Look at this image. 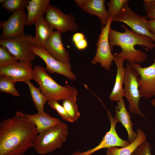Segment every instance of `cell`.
Instances as JSON below:
<instances>
[{"label":"cell","mask_w":155,"mask_h":155,"mask_svg":"<svg viewBox=\"0 0 155 155\" xmlns=\"http://www.w3.org/2000/svg\"><path fill=\"white\" fill-rule=\"evenodd\" d=\"M38 134L25 114L17 111L0 123V155H24L33 147Z\"/></svg>","instance_id":"6da1fadb"},{"label":"cell","mask_w":155,"mask_h":155,"mask_svg":"<svg viewBox=\"0 0 155 155\" xmlns=\"http://www.w3.org/2000/svg\"><path fill=\"white\" fill-rule=\"evenodd\" d=\"M113 61L117 67V73L114 85L109 96L111 101L118 102L124 97V84L125 74V68L123 66L124 60L113 55Z\"/></svg>","instance_id":"2e32d148"},{"label":"cell","mask_w":155,"mask_h":155,"mask_svg":"<svg viewBox=\"0 0 155 155\" xmlns=\"http://www.w3.org/2000/svg\"><path fill=\"white\" fill-rule=\"evenodd\" d=\"M143 1L146 16L150 20H155V0H144Z\"/></svg>","instance_id":"f546056e"},{"label":"cell","mask_w":155,"mask_h":155,"mask_svg":"<svg viewBox=\"0 0 155 155\" xmlns=\"http://www.w3.org/2000/svg\"><path fill=\"white\" fill-rule=\"evenodd\" d=\"M151 150L150 144L146 141L140 145L131 155H152Z\"/></svg>","instance_id":"4dcf8cb0"},{"label":"cell","mask_w":155,"mask_h":155,"mask_svg":"<svg viewBox=\"0 0 155 155\" xmlns=\"http://www.w3.org/2000/svg\"><path fill=\"white\" fill-rule=\"evenodd\" d=\"M32 35L25 34L7 40H0V44L5 46L19 61L31 62L36 55L31 49L33 46Z\"/></svg>","instance_id":"8992f818"},{"label":"cell","mask_w":155,"mask_h":155,"mask_svg":"<svg viewBox=\"0 0 155 155\" xmlns=\"http://www.w3.org/2000/svg\"><path fill=\"white\" fill-rule=\"evenodd\" d=\"M87 0H75L74 1L77 5L80 7L86 2Z\"/></svg>","instance_id":"e575fe53"},{"label":"cell","mask_w":155,"mask_h":155,"mask_svg":"<svg viewBox=\"0 0 155 155\" xmlns=\"http://www.w3.org/2000/svg\"><path fill=\"white\" fill-rule=\"evenodd\" d=\"M25 116L28 120L35 126L38 133L62 122L59 119L52 117L46 113L25 114Z\"/></svg>","instance_id":"44dd1931"},{"label":"cell","mask_w":155,"mask_h":155,"mask_svg":"<svg viewBox=\"0 0 155 155\" xmlns=\"http://www.w3.org/2000/svg\"><path fill=\"white\" fill-rule=\"evenodd\" d=\"M128 62L140 75L138 83L141 97L147 100L155 96V55L152 64L146 67L134 62Z\"/></svg>","instance_id":"30bf717a"},{"label":"cell","mask_w":155,"mask_h":155,"mask_svg":"<svg viewBox=\"0 0 155 155\" xmlns=\"http://www.w3.org/2000/svg\"><path fill=\"white\" fill-rule=\"evenodd\" d=\"M48 104L51 108L55 109L64 120L70 122L73 121L63 105L60 104L58 101L51 100L48 101Z\"/></svg>","instance_id":"f1b7e54d"},{"label":"cell","mask_w":155,"mask_h":155,"mask_svg":"<svg viewBox=\"0 0 155 155\" xmlns=\"http://www.w3.org/2000/svg\"><path fill=\"white\" fill-rule=\"evenodd\" d=\"M112 18H109L106 24L102 27L101 32L96 43V52L91 61L93 65L99 63L105 69L109 71L113 61L109 39V33Z\"/></svg>","instance_id":"52a82bcc"},{"label":"cell","mask_w":155,"mask_h":155,"mask_svg":"<svg viewBox=\"0 0 155 155\" xmlns=\"http://www.w3.org/2000/svg\"><path fill=\"white\" fill-rule=\"evenodd\" d=\"M50 2L49 0L29 1L26 7L28 11L26 25H34L43 16L50 5Z\"/></svg>","instance_id":"ac0fdd59"},{"label":"cell","mask_w":155,"mask_h":155,"mask_svg":"<svg viewBox=\"0 0 155 155\" xmlns=\"http://www.w3.org/2000/svg\"><path fill=\"white\" fill-rule=\"evenodd\" d=\"M146 17L138 15L126 5L121 13L112 18V22H123L129 26L132 30L139 34L149 36L155 42V36L148 29V20Z\"/></svg>","instance_id":"9c48e42d"},{"label":"cell","mask_w":155,"mask_h":155,"mask_svg":"<svg viewBox=\"0 0 155 155\" xmlns=\"http://www.w3.org/2000/svg\"><path fill=\"white\" fill-rule=\"evenodd\" d=\"M105 1V0H87L80 7L84 11L98 17L100 20L102 27L106 26L109 18L106 9Z\"/></svg>","instance_id":"ffe728a7"},{"label":"cell","mask_w":155,"mask_h":155,"mask_svg":"<svg viewBox=\"0 0 155 155\" xmlns=\"http://www.w3.org/2000/svg\"><path fill=\"white\" fill-rule=\"evenodd\" d=\"M78 94L75 93L62 100V105L71 117L73 122L76 121L80 115L76 104Z\"/></svg>","instance_id":"cb8c5ba5"},{"label":"cell","mask_w":155,"mask_h":155,"mask_svg":"<svg viewBox=\"0 0 155 155\" xmlns=\"http://www.w3.org/2000/svg\"><path fill=\"white\" fill-rule=\"evenodd\" d=\"M136 132L137 136L133 142L121 148L114 147L107 148L106 155H131L140 145L146 140V135L143 131L138 129Z\"/></svg>","instance_id":"7402d4cb"},{"label":"cell","mask_w":155,"mask_h":155,"mask_svg":"<svg viewBox=\"0 0 155 155\" xmlns=\"http://www.w3.org/2000/svg\"><path fill=\"white\" fill-rule=\"evenodd\" d=\"M151 103L153 105L154 107V108H155V98L152 100L151 101Z\"/></svg>","instance_id":"d590c367"},{"label":"cell","mask_w":155,"mask_h":155,"mask_svg":"<svg viewBox=\"0 0 155 155\" xmlns=\"http://www.w3.org/2000/svg\"><path fill=\"white\" fill-rule=\"evenodd\" d=\"M24 83L28 86L32 99L38 113L41 114L46 113L44 111V107L47 101L40 88L35 87L30 80H27Z\"/></svg>","instance_id":"603a6c76"},{"label":"cell","mask_w":155,"mask_h":155,"mask_svg":"<svg viewBox=\"0 0 155 155\" xmlns=\"http://www.w3.org/2000/svg\"><path fill=\"white\" fill-rule=\"evenodd\" d=\"M33 80L38 84L41 91L47 101L63 100L73 94L78 93L74 87L67 84L63 86L57 83L47 73L45 68L39 65L33 68Z\"/></svg>","instance_id":"3957f363"},{"label":"cell","mask_w":155,"mask_h":155,"mask_svg":"<svg viewBox=\"0 0 155 155\" xmlns=\"http://www.w3.org/2000/svg\"><path fill=\"white\" fill-rule=\"evenodd\" d=\"M77 49L82 50L85 49L88 46V42L85 39H83L75 44Z\"/></svg>","instance_id":"1f68e13d"},{"label":"cell","mask_w":155,"mask_h":155,"mask_svg":"<svg viewBox=\"0 0 155 155\" xmlns=\"http://www.w3.org/2000/svg\"><path fill=\"white\" fill-rule=\"evenodd\" d=\"M28 0H6L2 4V7L8 12L14 13L22 8H26Z\"/></svg>","instance_id":"4316f807"},{"label":"cell","mask_w":155,"mask_h":155,"mask_svg":"<svg viewBox=\"0 0 155 155\" xmlns=\"http://www.w3.org/2000/svg\"><path fill=\"white\" fill-rule=\"evenodd\" d=\"M31 49L44 61L46 65L45 68L47 71L51 74H59L70 80H76V76L72 71L69 62H64L57 60L44 48L32 46Z\"/></svg>","instance_id":"7c38bea8"},{"label":"cell","mask_w":155,"mask_h":155,"mask_svg":"<svg viewBox=\"0 0 155 155\" xmlns=\"http://www.w3.org/2000/svg\"><path fill=\"white\" fill-rule=\"evenodd\" d=\"M16 83L8 77L0 75V92L9 93L15 96H19L20 94L15 87Z\"/></svg>","instance_id":"d4e9b609"},{"label":"cell","mask_w":155,"mask_h":155,"mask_svg":"<svg viewBox=\"0 0 155 155\" xmlns=\"http://www.w3.org/2000/svg\"><path fill=\"white\" fill-rule=\"evenodd\" d=\"M85 38L84 34L82 33L78 32L73 36L72 40L75 44Z\"/></svg>","instance_id":"d6a6232c"},{"label":"cell","mask_w":155,"mask_h":155,"mask_svg":"<svg viewBox=\"0 0 155 155\" xmlns=\"http://www.w3.org/2000/svg\"><path fill=\"white\" fill-rule=\"evenodd\" d=\"M125 68L124 94V97H126L128 101L129 110L133 114L145 118L144 115L139 107V101L141 98L138 83L140 75L128 63L126 64Z\"/></svg>","instance_id":"5b68a950"},{"label":"cell","mask_w":155,"mask_h":155,"mask_svg":"<svg viewBox=\"0 0 155 155\" xmlns=\"http://www.w3.org/2000/svg\"><path fill=\"white\" fill-rule=\"evenodd\" d=\"M34 25L36 33L33 37V46L44 48L46 41L54 32V29L49 24L43 16Z\"/></svg>","instance_id":"d6986e66"},{"label":"cell","mask_w":155,"mask_h":155,"mask_svg":"<svg viewBox=\"0 0 155 155\" xmlns=\"http://www.w3.org/2000/svg\"><path fill=\"white\" fill-rule=\"evenodd\" d=\"M104 105V107L105 106ZM107 114L110 120L111 127L109 130L105 134L99 144L93 148L88 150L81 152L76 151L72 155H91L97 151L103 148H108L114 147H125L130 143L128 141L123 140L118 136L116 130V124L119 122L118 120L112 115L111 112L107 109Z\"/></svg>","instance_id":"8fae6325"},{"label":"cell","mask_w":155,"mask_h":155,"mask_svg":"<svg viewBox=\"0 0 155 155\" xmlns=\"http://www.w3.org/2000/svg\"><path fill=\"white\" fill-rule=\"evenodd\" d=\"M27 15L24 8L13 13L7 20L0 22V28L3 32L0 40L13 38L25 34Z\"/></svg>","instance_id":"4fadbf2b"},{"label":"cell","mask_w":155,"mask_h":155,"mask_svg":"<svg viewBox=\"0 0 155 155\" xmlns=\"http://www.w3.org/2000/svg\"><path fill=\"white\" fill-rule=\"evenodd\" d=\"M0 75L11 78L16 82L33 80L34 71L31 62L19 61L14 63L0 67Z\"/></svg>","instance_id":"5bb4252c"},{"label":"cell","mask_w":155,"mask_h":155,"mask_svg":"<svg viewBox=\"0 0 155 155\" xmlns=\"http://www.w3.org/2000/svg\"><path fill=\"white\" fill-rule=\"evenodd\" d=\"M129 0H111L107 4L108 7L107 11L109 18H113L119 14L122 9L127 4Z\"/></svg>","instance_id":"484cf974"},{"label":"cell","mask_w":155,"mask_h":155,"mask_svg":"<svg viewBox=\"0 0 155 155\" xmlns=\"http://www.w3.org/2000/svg\"><path fill=\"white\" fill-rule=\"evenodd\" d=\"M6 0H0V3L1 4V5Z\"/></svg>","instance_id":"8d00e7d4"},{"label":"cell","mask_w":155,"mask_h":155,"mask_svg":"<svg viewBox=\"0 0 155 155\" xmlns=\"http://www.w3.org/2000/svg\"><path fill=\"white\" fill-rule=\"evenodd\" d=\"M68 131L67 125L61 122L39 133L33 147L39 154L50 153L61 147L66 140Z\"/></svg>","instance_id":"277c9868"},{"label":"cell","mask_w":155,"mask_h":155,"mask_svg":"<svg viewBox=\"0 0 155 155\" xmlns=\"http://www.w3.org/2000/svg\"><path fill=\"white\" fill-rule=\"evenodd\" d=\"M61 34L57 30L54 32L46 41L44 49L57 60L64 62H69V53L63 43Z\"/></svg>","instance_id":"9a60e30c"},{"label":"cell","mask_w":155,"mask_h":155,"mask_svg":"<svg viewBox=\"0 0 155 155\" xmlns=\"http://www.w3.org/2000/svg\"><path fill=\"white\" fill-rule=\"evenodd\" d=\"M148 26L149 31L155 36V20H148Z\"/></svg>","instance_id":"836d02e7"},{"label":"cell","mask_w":155,"mask_h":155,"mask_svg":"<svg viewBox=\"0 0 155 155\" xmlns=\"http://www.w3.org/2000/svg\"><path fill=\"white\" fill-rule=\"evenodd\" d=\"M115 117L121 123L126 130L129 142L131 143L133 142L137 137V134L133 131L131 116L125 107L123 98L117 102V105L115 106Z\"/></svg>","instance_id":"e0dca14e"},{"label":"cell","mask_w":155,"mask_h":155,"mask_svg":"<svg viewBox=\"0 0 155 155\" xmlns=\"http://www.w3.org/2000/svg\"><path fill=\"white\" fill-rule=\"evenodd\" d=\"M124 32L115 30L111 28L109 33V39L112 51L115 46L120 47L121 52L114 54L117 57L128 61L140 63L147 59V55L144 51L137 50L134 46L139 45L150 50L155 48V43L150 37L138 34L128 29L124 25H121Z\"/></svg>","instance_id":"7a4b0ae2"},{"label":"cell","mask_w":155,"mask_h":155,"mask_svg":"<svg viewBox=\"0 0 155 155\" xmlns=\"http://www.w3.org/2000/svg\"><path fill=\"white\" fill-rule=\"evenodd\" d=\"M5 46H0V67L9 65L18 61Z\"/></svg>","instance_id":"83f0119b"},{"label":"cell","mask_w":155,"mask_h":155,"mask_svg":"<svg viewBox=\"0 0 155 155\" xmlns=\"http://www.w3.org/2000/svg\"><path fill=\"white\" fill-rule=\"evenodd\" d=\"M45 14V19L49 24L61 33L69 31L75 32L78 29V25L72 13L65 14L57 7L50 4Z\"/></svg>","instance_id":"ba28073f"}]
</instances>
